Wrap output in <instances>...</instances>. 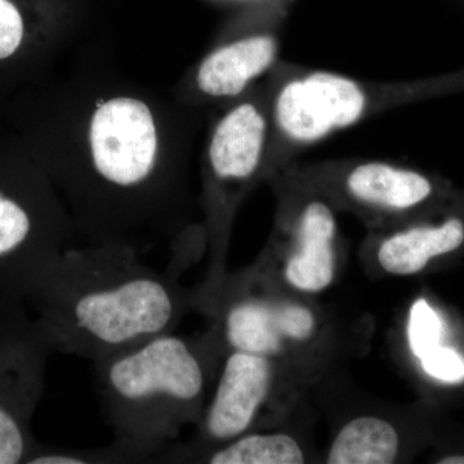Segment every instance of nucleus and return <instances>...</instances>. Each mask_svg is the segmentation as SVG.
I'll use <instances>...</instances> for the list:
<instances>
[{"label": "nucleus", "instance_id": "1", "mask_svg": "<svg viewBox=\"0 0 464 464\" xmlns=\"http://www.w3.org/2000/svg\"><path fill=\"white\" fill-rule=\"evenodd\" d=\"M43 331L54 350L92 362L166 333L194 307L177 273L115 244L69 249L35 284Z\"/></svg>", "mask_w": 464, "mask_h": 464}, {"label": "nucleus", "instance_id": "2", "mask_svg": "<svg viewBox=\"0 0 464 464\" xmlns=\"http://www.w3.org/2000/svg\"><path fill=\"white\" fill-rule=\"evenodd\" d=\"M93 365L103 417L134 463L160 462L183 427L200 420L208 365L199 342L166 333Z\"/></svg>", "mask_w": 464, "mask_h": 464}, {"label": "nucleus", "instance_id": "3", "mask_svg": "<svg viewBox=\"0 0 464 464\" xmlns=\"http://www.w3.org/2000/svg\"><path fill=\"white\" fill-rule=\"evenodd\" d=\"M285 167L290 176L377 216L404 215L422 206L433 192L424 174L389 161L347 159L306 166L292 161Z\"/></svg>", "mask_w": 464, "mask_h": 464}, {"label": "nucleus", "instance_id": "4", "mask_svg": "<svg viewBox=\"0 0 464 464\" xmlns=\"http://www.w3.org/2000/svg\"><path fill=\"white\" fill-rule=\"evenodd\" d=\"M90 137L101 183L123 194L145 188L158 152L154 119L145 103L128 97L103 102L92 119Z\"/></svg>", "mask_w": 464, "mask_h": 464}, {"label": "nucleus", "instance_id": "5", "mask_svg": "<svg viewBox=\"0 0 464 464\" xmlns=\"http://www.w3.org/2000/svg\"><path fill=\"white\" fill-rule=\"evenodd\" d=\"M273 374L270 357L231 351L212 401L201 413L204 441L224 445L248 433L270 395Z\"/></svg>", "mask_w": 464, "mask_h": 464}, {"label": "nucleus", "instance_id": "6", "mask_svg": "<svg viewBox=\"0 0 464 464\" xmlns=\"http://www.w3.org/2000/svg\"><path fill=\"white\" fill-rule=\"evenodd\" d=\"M271 94L273 90L265 101H244L234 106L216 125L208 150L216 182L222 186L246 183L265 166Z\"/></svg>", "mask_w": 464, "mask_h": 464}, {"label": "nucleus", "instance_id": "7", "mask_svg": "<svg viewBox=\"0 0 464 464\" xmlns=\"http://www.w3.org/2000/svg\"><path fill=\"white\" fill-rule=\"evenodd\" d=\"M337 222L331 206L313 198L298 210L295 225V248L286 259L284 277L293 288L319 293L334 279V240Z\"/></svg>", "mask_w": 464, "mask_h": 464}, {"label": "nucleus", "instance_id": "8", "mask_svg": "<svg viewBox=\"0 0 464 464\" xmlns=\"http://www.w3.org/2000/svg\"><path fill=\"white\" fill-rule=\"evenodd\" d=\"M279 35L252 34L213 51L201 63L197 85L206 96L237 97L259 76L270 72L279 57Z\"/></svg>", "mask_w": 464, "mask_h": 464}, {"label": "nucleus", "instance_id": "9", "mask_svg": "<svg viewBox=\"0 0 464 464\" xmlns=\"http://www.w3.org/2000/svg\"><path fill=\"white\" fill-rule=\"evenodd\" d=\"M463 241V222L450 218L440 226L393 232L382 240L377 258L386 273L406 276L422 271L430 259L459 248Z\"/></svg>", "mask_w": 464, "mask_h": 464}, {"label": "nucleus", "instance_id": "10", "mask_svg": "<svg viewBox=\"0 0 464 464\" xmlns=\"http://www.w3.org/2000/svg\"><path fill=\"white\" fill-rule=\"evenodd\" d=\"M224 335L231 351L270 359L282 353L285 341L277 326L275 304L259 298L232 302L224 316Z\"/></svg>", "mask_w": 464, "mask_h": 464}, {"label": "nucleus", "instance_id": "11", "mask_svg": "<svg viewBox=\"0 0 464 464\" xmlns=\"http://www.w3.org/2000/svg\"><path fill=\"white\" fill-rule=\"evenodd\" d=\"M399 453L395 427L378 417H359L342 427L326 462L331 464H390Z\"/></svg>", "mask_w": 464, "mask_h": 464}, {"label": "nucleus", "instance_id": "12", "mask_svg": "<svg viewBox=\"0 0 464 464\" xmlns=\"http://www.w3.org/2000/svg\"><path fill=\"white\" fill-rule=\"evenodd\" d=\"M203 459L212 464H299L304 462V454L285 433H246Z\"/></svg>", "mask_w": 464, "mask_h": 464}, {"label": "nucleus", "instance_id": "13", "mask_svg": "<svg viewBox=\"0 0 464 464\" xmlns=\"http://www.w3.org/2000/svg\"><path fill=\"white\" fill-rule=\"evenodd\" d=\"M32 230V219L26 210L0 192V261L23 255Z\"/></svg>", "mask_w": 464, "mask_h": 464}, {"label": "nucleus", "instance_id": "14", "mask_svg": "<svg viewBox=\"0 0 464 464\" xmlns=\"http://www.w3.org/2000/svg\"><path fill=\"white\" fill-rule=\"evenodd\" d=\"M444 324L426 299L415 301L408 323V341L411 353L422 359L430 351L441 346Z\"/></svg>", "mask_w": 464, "mask_h": 464}, {"label": "nucleus", "instance_id": "15", "mask_svg": "<svg viewBox=\"0 0 464 464\" xmlns=\"http://www.w3.org/2000/svg\"><path fill=\"white\" fill-rule=\"evenodd\" d=\"M30 464L134 463L133 458L112 442L102 449H48L30 458Z\"/></svg>", "mask_w": 464, "mask_h": 464}, {"label": "nucleus", "instance_id": "16", "mask_svg": "<svg viewBox=\"0 0 464 464\" xmlns=\"http://www.w3.org/2000/svg\"><path fill=\"white\" fill-rule=\"evenodd\" d=\"M424 373L447 383L464 381V357L456 350L439 346L420 359Z\"/></svg>", "mask_w": 464, "mask_h": 464}, {"label": "nucleus", "instance_id": "17", "mask_svg": "<svg viewBox=\"0 0 464 464\" xmlns=\"http://www.w3.org/2000/svg\"><path fill=\"white\" fill-rule=\"evenodd\" d=\"M276 323L284 340L304 341L315 329V317L299 304H275Z\"/></svg>", "mask_w": 464, "mask_h": 464}, {"label": "nucleus", "instance_id": "18", "mask_svg": "<svg viewBox=\"0 0 464 464\" xmlns=\"http://www.w3.org/2000/svg\"><path fill=\"white\" fill-rule=\"evenodd\" d=\"M29 451V438L24 430L5 411H0V464L23 462Z\"/></svg>", "mask_w": 464, "mask_h": 464}, {"label": "nucleus", "instance_id": "19", "mask_svg": "<svg viewBox=\"0 0 464 464\" xmlns=\"http://www.w3.org/2000/svg\"><path fill=\"white\" fill-rule=\"evenodd\" d=\"M23 35L24 24L20 12L9 0H0V60L16 52Z\"/></svg>", "mask_w": 464, "mask_h": 464}, {"label": "nucleus", "instance_id": "20", "mask_svg": "<svg viewBox=\"0 0 464 464\" xmlns=\"http://www.w3.org/2000/svg\"><path fill=\"white\" fill-rule=\"evenodd\" d=\"M439 463H441V464H464V457H462V456L447 457V458H444V459L440 460Z\"/></svg>", "mask_w": 464, "mask_h": 464}]
</instances>
